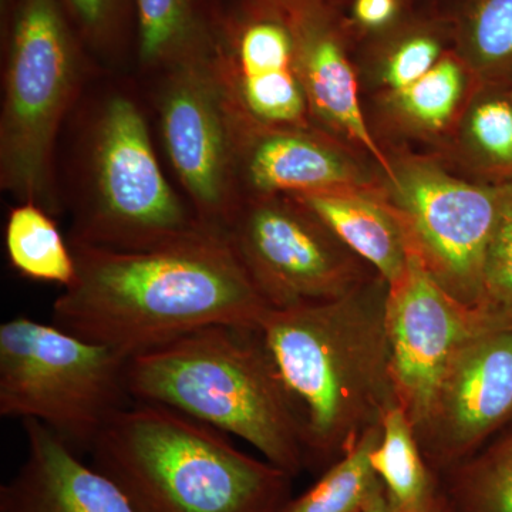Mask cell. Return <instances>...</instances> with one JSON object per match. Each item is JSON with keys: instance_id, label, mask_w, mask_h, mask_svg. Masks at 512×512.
Returning <instances> with one entry per match:
<instances>
[{"instance_id": "e0dca14e", "label": "cell", "mask_w": 512, "mask_h": 512, "mask_svg": "<svg viewBox=\"0 0 512 512\" xmlns=\"http://www.w3.org/2000/svg\"><path fill=\"white\" fill-rule=\"evenodd\" d=\"M296 52L309 107L372 154L393 181L396 171L367 128L355 72L339 43L326 33L306 29L296 40Z\"/></svg>"}, {"instance_id": "603a6c76", "label": "cell", "mask_w": 512, "mask_h": 512, "mask_svg": "<svg viewBox=\"0 0 512 512\" xmlns=\"http://www.w3.org/2000/svg\"><path fill=\"white\" fill-rule=\"evenodd\" d=\"M466 46L485 72L512 69V0H478L468 18Z\"/></svg>"}, {"instance_id": "4fadbf2b", "label": "cell", "mask_w": 512, "mask_h": 512, "mask_svg": "<svg viewBox=\"0 0 512 512\" xmlns=\"http://www.w3.org/2000/svg\"><path fill=\"white\" fill-rule=\"evenodd\" d=\"M238 123L298 128L309 104L299 74L296 40L275 20H256L242 30L234 52L214 64Z\"/></svg>"}, {"instance_id": "5b68a950", "label": "cell", "mask_w": 512, "mask_h": 512, "mask_svg": "<svg viewBox=\"0 0 512 512\" xmlns=\"http://www.w3.org/2000/svg\"><path fill=\"white\" fill-rule=\"evenodd\" d=\"M128 360L53 323L16 316L0 326V414L40 421L76 453H89L133 403Z\"/></svg>"}, {"instance_id": "44dd1931", "label": "cell", "mask_w": 512, "mask_h": 512, "mask_svg": "<svg viewBox=\"0 0 512 512\" xmlns=\"http://www.w3.org/2000/svg\"><path fill=\"white\" fill-rule=\"evenodd\" d=\"M138 49L147 67L173 66L188 57L192 0H136Z\"/></svg>"}, {"instance_id": "f546056e", "label": "cell", "mask_w": 512, "mask_h": 512, "mask_svg": "<svg viewBox=\"0 0 512 512\" xmlns=\"http://www.w3.org/2000/svg\"><path fill=\"white\" fill-rule=\"evenodd\" d=\"M363 512H390L389 501H387L386 491H384L383 484L375 491V494L370 497L365 511Z\"/></svg>"}, {"instance_id": "83f0119b", "label": "cell", "mask_w": 512, "mask_h": 512, "mask_svg": "<svg viewBox=\"0 0 512 512\" xmlns=\"http://www.w3.org/2000/svg\"><path fill=\"white\" fill-rule=\"evenodd\" d=\"M84 28L99 30L106 25L114 0H67Z\"/></svg>"}, {"instance_id": "9c48e42d", "label": "cell", "mask_w": 512, "mask_h": 512, "mask_svg": "<svg viewBox=\"0 0 512 512\" xmlns=\"http://www.w3.org/2000/svg\"><path fill=\"white\" fill-rule=\"evenodd\" d=\"M168 160L195 217L224 232L238 210L234 195L237 123L214 64L188 56L171 66L158 99Z\"/></svg>"}, {"instance_id": "6da1fadb", "label": "cell", "mask_w": 512, "mask_h": 512, "mask_svg": "<svg viewBox=\"0 0 512 512\" xmlns=\"http://www.w3.org/2000/svg\"><path fill=\"white\" fill-rule=\"evenodd\" d=\"M70 245L76 279L53 325L127 357L207 326L258 330L271 309L224 232L141 251Z\"/></svg>"}, {"instance_id": "4dcf8cb0", "label": "cell", "mask_w": 512, "mask_h": 512, "mask_svg": "<svg viewBox=\"0 0 512 512\" xmlns=\"http://www.w3.org/2000/svg\"><path fill=\"white\" fill-rule=\"evenodd\" d=\"M484 456L491 458H512V431L508 436H505L503 440L498 441L495 446L491 447Z\"/></svg>"}, {"instance_id": "8992f818", "label": "cell", "mask_w": 512, "mask_h": 512, "mask_svg": "<svg viewBox=\"0 0 512 512\" xmlns=\"http://www.w3.org/2000/svg\"><path fill=\"white\" fill-rule=\"evenodd\" d=\"M80 62L56 0H20L5 73L0 181L20 202L57 210L53 154L79 90Z\"/></svg>"}, {"instance_id": "7a4b0ae2", "label": "cell", "mask_w": 512, "mask_h": 512, "mask_svg": "<svg viewBox=\"0 0 512 512\" xmlns=\"http://www.w3.org/2000/svg\"><path fill=\"white\" fill-rule=\"evenodd\" d=\"M389 289V286H387ZM387 289L269 309L258 332L301 423L306 458L340 457L399 403Z\"/></svg>"}, {"instance_id": "484cf974", "label": "cell", "mask_w": 512, "mask_h": 512, "mask_svg": "<svg viewBox=\"0 0 512 512\" xmlns=\"http://www.w3.org/2000/svg\"><path fill=\"white\" fill-rule=\"evenodd\" d=\"M468 134L488 164L512 171V101L503 97L480 101L471 111Z\"/></svg>"}, {"instance_id": "8fae6325", "label": "cell", "mask_w": 512, "mask_h": 512, "mask_svg": "<svg viewBox=\"0 0 512 512\" xmlns=\"http://www.w3.org/2000/svg\"><path fill=\"white\" fill-rule=\"evenodd\" d=\"M387 286L394 389L417 436L458 350L481 330L500 322L451 295L414 247L403 275Z\"/></svg>"}, {"instance_id": "ba28073f", "label": "cell", "mask_w": 512, "mask_h": 512, "mask_svg": "<svg viewBox=\"0 0 512 512\" xmlns=\"http://www.w3.org/2000/svg\"><path fill=\"white\" fill-rule=\"evenodd\" d=\"M298 205L256 195L251 205L238 207L225 229L239 261L272 309L332 301L360 286L348 248Z\"/></svg>"}, {"instance_id": "7c38bea8", "label": "cell", "mask_w": 512, "mask_h": 512, "mask_svg": "<svg viewBox=\"0 0 512 512\" xmlns=\"http://www.w3.org/2000/svg\"><path fill=\"white\" fill-rule=\"evenodd\" d=\"M510 420L512 325L497 323L453 357L417 440L436 466H453Z\"/></svg>"}, {"instance_id": "277c9868", "label": "cell", "mask_w": 512, "mask_h": 512, "mask_svg": "<svg viewBox=\"0 0 512 512\" xmlns=\"http://www.w3.org/2000/svg\"><path fill=\"white\" fill-rule=\"evenodd\" d=\"M127 386L133 402L234 434L289 476L305 467L301 423L258 330L207 326L130 357Z\"/></svg>"}, {"instance_id": "52a82bcc", "label": "cell", "mask_w": 512, "mask_h": 512, "mask_svg": "<svg viewBox=\"0 0 512 512\" xmlns=\"http://www.w3.org/2000/svg\"><path fill=\"white\" fill-rule=\"evenodd\" d=\"M90 183L72 244L141 251L208 229L168 183L146 119L124 94L103 104L94 126Z\"/></svg>"}, {"instance_id": "30bf717a", "label": "cell", "mask_w": 512, "mask_h": 512, "mask_svg": "<svg viewBox=\"0 0 512 512\" xmlns=\"http://www.w3.org/2000/svg\"><path fill=\"white\" fill-rule=\"evenodd\" d=\"M394 171V201L413 247L451 295L483 311L485 259L503 184L464 183L427 164Z\"/></svg>"}, {"instance_id": "ffe728a7", "label": "cell", "mask_w": 512, "mask_h": 512, "mask_svg": "<svg viewBox=\"0 0 512 512\" xmlns=\"http://www.w3.org/2000/svg\"><path fill=\"white\" fill-rule=\"evenodd\" d=\"M382 439V424L366 431L355 446L346 451L323 474L318 483L281 512H363L382 481L370 456Z\"/></svg>"}, {"instance_id": "7402d4cb", "label": "cell", "mask_w": 512, "mask_h": 512, "mask_svg": "<svg viewBox=\"0 0 512 512\" xmlns=\"http://www.w3.org/2000/svg\"><path fill=\"white\" fill-rule=\"evenodd\" d=\"M464 90V74L450 59L439 63L412 86L394 93L400 109L421 126H446Z\"/></svg>"}, {"instance_id": "2e32d148", "label": "cell", "mask_w": 512, "mask_h": 512, "mask_svg": "<svg viewBox=\"0 0 512 512\" xmlns=\"http://www.w3.org/2000/svg\"><path fill=\"white\" fill-rule=\"evenodd\" d=\"M292 198L349 251L372 265L387 285L403 275L413 244L392 211L350 188Z\"/></svg>"}, {"instance_id": "1f68e13d", "label": "cell", "mask_w": 512, "mask_h": 512, "mask_svg": "<svg viewBox=\"0 0 512 512\" xmlns=\"http://www.w3.org/2000/svg\"><path fill=\"white\" fill-rule=\"evenodd\" d=\"M412 512H451V508L450 504H448L447 498L443 497V495L439 493L433 501H430V503L426 505V507Z\"/></svg>"}, {"instance_id": "9a60e30c", "label": "cell", "mask_w": 512, "mask_h": 512, "mask_svg": "<svg viewBox=\"0 0 512 512\" xmlns=\"http://www.w3.org/2000/svg\"><path fill=\"white\" fill-rule=\"evenodd\" d=\"M251 140L237 138V165L259 197L316 194L356 183V171L338 151L298 128L255 130Z\"/></svg>"}, {"instance_id": "cb8c5ba5", "label": "cell", "mask_w": 512, "mask_h": 512, "mask_svg": "<svg viewBox=\"0 0 512 512\" xmlns=\"http://www.w3.org/2000/svg\"><path fill=\"white\" fill-rule=\"evenodd\" d=\"M483 311L497 322L512 325V181L503 184L485 259Z\"/></svg>"}, {"instance_id": "ac0fdd59", "label": "cell", "mask_w": 512, "mask_h": 512, "mask_svg": "<svg viewBox=\"0 0 512 512\" xmlns=\"http://www.w3.org/2000/svg\"><path fill=\"white\" fill-rule=\"evenodd\" d=\"M416 430L400 403L384 414L382 439L370 461L383 483L390 512H412L426 507L439 494Z\"/></svg>"}, {"instance_id": "f1b7e54d", "label": "cell", "mask_w": 512, "mask_h": 512, "mask_svg": "<svg viewBox=\"0 0 512 512\" xmlns=\"http://www.w3.org/2000/svg\"><path fill=\"white\" fill-rule=\"evenodd\" d=\"M397 12L396 0H356L355 16L369 28L386 25Z\"/></svg>"}, {"instance_id": "d6986e66", "label": "cell", "mask_w": 512, "mask_h": 512, "mask_svg": "<svg viewBox=\"0 0 512 512\" xmlns=\"http://www.w3.org/2000/svg\"><path fill=\"white\" fill-rule=\"evenodd\" d=\"M6 252L13 268L33 281L67 288L76 279V259L52 214L33 202H20L6 222Z\"/></svg>"}, {"instance_id": "d4e9b609", "label": "cell", "mask_w": 512, "mask_h": 512, "mask_svg": "<svg viewBox=\"0 0 512 512\" xmlns=\"http://www.w3.org/2000/svg\"><path fill=\"white\" fill-rule=\"evenodd\" d=\"M451 512H512V458L481 457L461 470Z\"/></svg>"}, {"instance_id": "3957f363", "label": "cell", "mask_w": 512, "mask_h": 512, "mask_svg": "<svg viewBox=\"0 0 512 512\" xmlns=\"http://www.w3.org/2000/svg\"><path fill=\"white\" fill-rule=\"evenodd\" d=\"M89 454L136 512H281L289 503L292 476L163 404L131 403Z\"/></svg>"}, {"instance_id": "4316f807", "label": "cell", "mask_w": 512, "mask_h": 512, "mask_svg": "<svg viewBox=\"0 0 512 512\" xmlns=\"http://www.w3.org/2000/svg\"><path fill=\"white\" fill-rule=\"evenodd\" d=\"M440 45L429 36L404 40L389 57L384 69V82L394 93L402 92L439 63Z\"/></svg>"}, {"instance_id": "5bb4252c", "label": "cell", "mask_w": 512, "mask_h": 512, "mask_svg": "<svg viewBox=\"0 0 512 512\" xmlns=\"http://www.w3.org/2000/svg\"><path fill=\"white\" fill-rule=\"evenodd\" d=\"M25 461L0 487V512H136L126 495L36 420H23Z\"/></svg>"}]
</instances>
